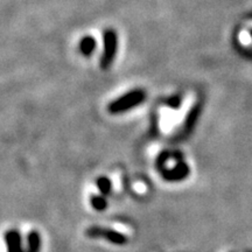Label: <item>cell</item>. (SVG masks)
<instances>
[{
	"label": "cell",
	"instance_id": "cell-1",
	"mask_svg": "<svg viewBox=\"0 0 252 252\" xmlns=\"http://www.w3.org/2000/svg\"><path fill=\"white\" fill-rule=\"evenodd\" d=\"M146 98V94L143 90H134L131 93L124 94V96L119 97L118 99L113 100V102L109 105V111L113 115L117 113H123L127 110L133 109L138 106L139 104L144 102Z\"/></svg>",
	"mask_w": 252,
	"mask_h": 252
},
{
	"label": "cell",
	"instance_id": "cell-2",
	"mask_svg": "<svg viewBox=\"0 0 252 252\" xmlns=\"http://www.w3.org/2000/svg\"><path fill=\"white\" fill-rule=\"evenodd\" d=\"M86 236L89 238H103L115 245H125L127 243V237L122 232L105 226L93 225L86 230Z\"/></svg>",
	"mask_w": 252,
	"mask_h": 252
},
{
	"label": "cell",
	"instance_id": "cell-3",
	"mask_svg": "<svg viewBox=\"0 0 252 252\" xmlns=\"http://www.w3.org/2000/svg\"><path fill=\"white\" fill-rule=\"evenodd\" d=\"M189 173H190V168H189L188 163H186L182 160V161L176 162V165L172 167V168L163 169V171H161V175L163 180L168 182H176L187 179Z\"/></svg>",
	"mask_w": 252,
	"mask_h": 252
},
{
	"label": "cell",
	"instance_id": "cell-4",
	"mask_svg": "<svg viewBox=\"0 0 252 252\" xmlns=\"http://www.w3.org/2000/svg\"><path fill=\"white\" fill-rule=\"evenodd\" d=\"M105 40V52H104V56L102 60V67L106 68L115 58L116 49H117V35L113 31H108L104 36Z\"/></svg>",
	"mask_w": 252,
	"mask_h": 252
},
{
	"label": "cell",
	"instance_id": "cell-5",
	"mask_svg": "<svg viewBox=\"0 0 252 252\" xmlns=\"http://www.w3.org/2000/svg\"><path fill=\"white\" fill-rule=\"evenodd\" d=\"M5 242L7 252H26L23 245V238L17 230H8L5 235Z\"/></svg>",
	"mask_w": 252,
	"mask_h": 252
},
{
	"label": "cell",
	"instance_id": "cell-6",
	"mask_svg": "<svg viewBox=\"0 0 252 252\" xmlns=\"http://www.w3.org/2000/svg\"><path fill=\"white\" fill-rule=\"evenodd\" d=\"M42 247V239L41 235L36 230H32L27 235V248L26 252H40Z\"/></svg>",
	"mask_w": 252,
	"mask_h": 252
},
{
	"label": "cell",
	"instance_id": "cell-7",
	"mask_svg": "<svg viewBox=\"0 0 252 252\" xmlns=\"http://www.w3.org/2000/svg\"><path fill=\"white\" fill-rule=\"evenodd\" d=\"M198 115H200V106L195 105L194 108L189 111L187 117H186L185 126H184V132L186 134L193 131L194 126H195V124H196Z\"/></svg>",
	"mask_w": 252,
	"mask_h": 252
},
{
	"label": "cell",
	"instance_id": "cell-8",
	"mask_svg": "<svg viewBox=\"0 0 252 252\" xmlns=\"http://www.w3.org/2000/svg\"><path fill=\"white\" fill-rule=\"evenodd\" d=\"M90 204L97 212H103L108 208V200H106V196H104L102 194L94 195L90 198Z\"/></svg>",
	"mask_w": 252,
	"mask_h": 252
},
{
	"label": "cell",
	"instance_id": "cell-9",
	"mask_svg": "<svg viewBox=\"0 0 252 252\" xmlns=\"http://www.w3.org/2000/svg\"><path fill=\"white\" fill-rule=\"evenodd\" d=\"M97 187H98L100 194L104 195V196H108L112 190V182L108 176H100L97 180Z\"/></svg>",
	"mask_w": 252,
	"mask_h": 252
},
{
	"label": "cell",
	"instance_id": "cell-10",
	"mask_svg": "<svg viewBox=\"0 0 252 252\" xmlns=\"http://www.w3.org/2000/svg\"><path fill=\"white\" fill-rule=\"evenodd\" d=\"M94 48V41L91 39V37H86V39H83L81 43V49L82 52L84 53V54H90L91 52H93Z\"/></svg>",
	"mask_w": 252,
	"mask_h": 252
}]
</instances>
